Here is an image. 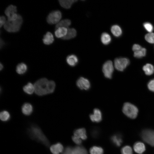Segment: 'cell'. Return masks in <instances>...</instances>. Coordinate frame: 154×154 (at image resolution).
Segmentation results:
<instances>
[{
	"mask_svg": "<svg viewBox=\"0 0 154 154\" xmlns=\"http://www.w3.org/2000/svg\"><path fill=\"white\" fill-rule=\"evenodd\" d=\"M35 93L40 96L52 93L55 90V84L52 80L43 78L37 81L34 84Z\"/></svg>",
	"mask_w": 154,
	"mask_h": 154,
	"instance_id": "obj_1",
	"label": "cell"
},
{
	"mask_svg": "<svg viewBox=\"0 0 154 154\" xmlns=\"http://www.w3.org/2000/svg\"><path fill=\"white\" fill-rule=\"evenodd\" d=\"M23 22L22 17L21 15L18 14L17 18L16 20L11 22L7 21L4 25V27L8 32H17L20 29Z\"/></svg>",
	"mask_w": 154,
	"mask_h": 154,
	"instance_id": "obj_2",
	"label": "cell"
},
{
	"mask_svg": "<svg viewBox=\"0 0 154 154\" xmlns=\"http://www.w3.org/2000/svg\"><path fill=\"white\" fill-rule=\"evenodd\" d=\"M122 111L126 116L133 119L137 117L138 112V109L136 106L129 102L124 104Z\"/></svg>",
	"mask_w": 154,
	"mask_h": 154,
	"instance_id": "obj_3",
	"label": "cell"
},
{
	"mask_svg": "<svg viewBox=\"0 0 154 154\" xmlns=\"http://www.w3.org/2000/svg\"><path fill=\"white\" fill-rule=\"evenodd\" d=\"M142 139L152 146H154V130L146 129L142 130L140 133Z\"/></svg>",
	"mask_w": 154,
	"mask_h": 154,
	"instance_id": "obj_4",
	"label": "cell"
},
{
	"mask_svg": "<svg viewBox=\"0 0 154 154\" xmlns=\"http://www.w3.org/2000/svg\"><path fill=\"white\" fill-rule=\"evenodd\" d=\"M129 64V60L126 58H116L114 61L116 69L119 71H123Z\"/></svg>",
	"mask_w": 154,
	"mask_h": 154,
	"instance_id": "obj_5",
	"label": "cell"
},
{
	"mask_svg": "<svg viewBox=\"0 0 154 154\" xmlns=\"http://www.w3.org/2000/svg\"><path fill=\"white\" fill-rule=\"evenodd\" d=\"M62 16V13L60 11H53L48 15L46 19L47 21L50 24H57L61 19Z\"/></svg>",
	"mask_w": 154,
	"mask_h": 154,
	"instance_id": "obj_6",
	"label": "cell"
},
{
	"mask_svg": "<svg viewBox=\"0 0 154 154\" xmlns=\"http://www.w3.org/2000/svg\"><path fill=\"white\" fill-rule=\"evenodd\" d=\"M114 70L112 62L110 60L106 61L102 66V71L105 77L108 79L112 78Z\"/></svg>",
	"mask_w": 154,
	"mask_h": 154,
	"instance_id": "obj_7",
	"label": "cell"
},
{
	"mask_svg": "<svg viewBox=\"0 0 154 154\" xmlns=\"http://www.w3.org/2000/svg\"><path fill=\"white\" fill-rule=\"evenodd\" d=\"M31 131L32 134L37 139L42 142L45 145L48 144V141L45 137L38 128L33 127L31 128Z\"/></svg>",
	"mask_w": 154,
	"mask_h": 154,
	"instance_id": "obj_8",
	"label": "cell"
},
{
	"mask_svg": "<svg viewBox=\"0 0 154 154\" xmlns=\"http://www.w3.org/2000/svg\"><path fill=\"white\" fill-rule=\"evenodd\" d=\"M76 83L78 87L82 90H87L90 87V84L89 80L83 77L79 78Z\"/></svg>",
	"mask_w": 154,
	"mask_h": 154,
	"instance_id": "obj_9",
	"label": "cell"
},
{
	"mask_svg": "<svg viewBox=\"0 0 154 154\" xmlns=\"http://www.w3.org/2000/svg\"><path fill=\"white\" fill-rule=\"evenodd\" d=\"M90 118L93 122L99 123L102 119V115L100 110L97 108L94 109L93 110V114H90Z\"/></svg>",
	"mask_w": 154,
	"mask_h": 154,
	"instance_id": "obj_10",
	"label": "cell"
},
{
	"mask_svg": "<svg viewBox=\"0 0 154 154\" xmlns=\"http://www.w3.org/2000/svg\"><path fill=\"white\" fill-rule=\"evenodd\" d=\"M74 136L84 140L87 138L86 130L84 128L76 129L74 132Z\"/></svg>",
	"mask_w": 154,
	"mask_h": 154,
	"instance_id": "obj_11",
	"label": "cell"
},
{
	"mask_svg": "<svg viewBox=\"0 0 154 154\" xmlns=\"http://www.w3.org/2000/svg\"><path fill=\"white\" fill-rule=\"evenodd\" d=\"M135 151L139 154H142L145 150V147L144 144L141 142H137L133 145Z\"/></svg>",
	"mask_w": 154,
	"mask_h": 154,
	"instance_id": "obj_12",
	"label": "cell"
},
{
	"mask_svg": "<svg viewBox=\"0 0 154 154\" xmlns=\"http://www.w3.org/2000/svg\"><path fill=\"white\" fill-rule=\"evenodd\" d=\"M50 149L52 154H59L63 151V147L61 143H58L51 145Z\"/></svg>",
	"mask_w": 154,
	"mask_h": 154,
	"instance_id": "obj_13",
	"label": "cell"
},
{
	"mask_svg": "<svg viewBox=\"0 0 154 154\" xmlns=\"http://www.w3.org/2000/svg\"><path fill=\"white\" fill-rule=\"evenodd\" d=\"M78 60L77 57L74 54L68 55L66 58V61L70 66H74L78 63Z\"/></svg>",
	"mask_w": 154,
	"mask_h": 154,
	"instance_id": "obj_14",
	"label": "cell"
},
{
	"mask_svg": "<svg viewBox=\"0 0 154 154\" xmlns=\"http://www.w3.org/2000/svg\"><path fill=\"white\" fill-rule=\"evenodd\" d=\"M68 29L64 27H60L56 29L55 35L58 38H61L65 37L67 34Z\"/></svg>",
	"mask_w": 154,
	"mask_h": 154,
	"instance_id": "obj_15",
	"label": "cell"
},
{
	"mask_svg": "<svg viewBox=\"0 0 154 154\" xmlns=\"http://www.w3.org/2000/svg\"><path fill=\"white\" fill-rule=\"evenodd\" d=\"M42 40L43 43L45 44H50L54 41L53 36L51 33L48 32L44 36Z\"/></svg>",
	"mask_w": 154,
	"mask_h": 154,
	"instance_id": "obj_16",
	"label": "cell"
},
{
	"mask_svg": "<svg viewBox=\"0 0 154 154\" xmlns=\"http://www.w3.org/2000/svg\"><path fill=\"white\" fill-rule=\"evenodd\" d=\"M112 142L116 146H120L123 142V140L121 135L119 134H115L112 135L111 138Z\"/></svg>",
	"mask_w": 154,
	"mask_h": 154,
	"instance_id": "obj_17",
	"label": "cell"
},
{
	"mask_svg": "<svg viewBox=\"0 0 154 154\" xmlns=\"http://www.w3.org/2000/svg\"><path fill=\"white\" fill-rule=\"evenodd\" d=\"M33 107L29 103L24 104L22 107V111L23 114L26 115H29L32 113Z\"/></svg>",
	"mask_w": 154,
	"mask_h": 154,
	"instance_id": "obj_18",
	"label": "cell"
},
{
	"mask_svg": "<svg viewBox=\"0 0 154 154\" xmlns=\"http://www.w3.org/2000/svg\"><path fill=\"white\" fill-rule=\"evenodd\" d=\"M111 31L113 35L116 37L120 36L122 33L121 28L119 25H113L112 26Z\"/></svg>",
	"mask_w": 154,
	"mask_h": 154,
	"instance_id": "obj_19",
	"label": "cell"
},
{
	"mask_svg": "<svg viewBox=\"0 0 154 154\" xmlns=\"http://www.w3.org/2000/svg\"><path fill=\"white\" fill-rule=\"evenodd\" d=\"M112 38L110 35L108 33L104 32L101 36V40L102 43L104 45H107L111 41Z\"/></svg>",
	"mask_w": 154,
	"mask_h": 154,
	"instance_id": "obj_20",
	"label": "cell"
},
{
	"mask_svg": "<svg viewBox=\"0 0 154 154\" xmlns=\"http://www.w3.org/2000/svg\"><path fill=\"white\" fill-rule=\"evenodd\" d=\"M71 154H88V153L84 147L77 146L72 148Z\"/></svg>",
	"mask_w": 154,
	"mask_h": 154,
	"instance_id": "obj_21",
	"label": "cell"
},
{
	"mask_svg": "<svg viewBox=\"0 0 154 154\" xmlns=\"http://www.w3.org/2000/svg\"><path fill=\"white\" fill-rule=\"evenodd\" d=\"M77 32L76 30L73 28H69L66 35L62 38L63 40H69L74 38L76 36Z\"/></svg>",
	"mask_w": 154,
	"mask_h": 154,
	"instance_id": "obj_22",
	"label": "cell"
},
{
	"mask_svg": "<svg viewBox=\"0 0 154 154\" xmlns=\"http://www.w3.org/2000/svg\"><path fill=\"white\" fill-rule=\"evenodd\" d=\"M77 0H59L60 5L66 9L70 8L73 3Z\"/></svg>",
	"mask_w": 154,
	"mask_h": 154,
	"instance_id": "obj_23",
	"label": "cell"
},
{
	"mask_svg": "<svg viewBox=\"0 0 154 154\" xmlns=\"http://www.w3.org/2000/svg\"><path fill=\"white\" fill-rule=\"evenodd\" d=\"M143 69L145 74L147 75H151L154 72V67L152 64H147L144 65L143 67Z\"/></svg>",
	"mask_w": 154,
	"mask_h": 154,
	"instance_id": "obj_24",
	"label": "cell"
},
{
	"mask_svg": "<svg viewBox=\"0 0 154 154\" xmlns=\"http://www.w3.org/2000/svg\"><path fill=\"white\" fill-rule=\"evenodd\" d=\"M23 90L26 93L31 94L35 92V88L31 82H29L23 87Z\"/></svg>",
	"mask_w": 154,
	"mask_h": 154,
	"instance_id": "obj_25",
	"label": "cell"
},
{
	"mask_svg": "<svg viewBox=\"0 0 154 154\" xmlns=\"http://www.w3.org/2000/svg\"><path fill=\"white\" fill-rule=\"evenodd\" d=\"M27 69V65L24 63H21L17 66L16 71L18 74H22L26 72Z\"/></svg>",
	"mask_w": 154,
	"mask_h": 154,
	"instance_id": "obj_26",
	"label": "cell"
},
{
	"mask_svg": "<svg viewBox=\"0 0 154 154\" xmlns=\"http://www.w3.org/2000/svg\"><path fill=\"white\" fill-rule=\"evenodd\" d=\"M17 11V7L13 5H10L6 8L5 13V15L8 17L16 13Z\"/></svg>",
	"mask_w": 154,
	"mask_h": 154,
	"instance_id": "obj_27",
	"label": "cell"
},
{
	"mask_svg": "<svg viewBox=\"0 0 154 154\" xmlns=\"http://www.w3.org/2000/svg\"><path fill=\"white\" fill-rule=\"evenodd\" d=\"M71 24V21L68 19H65L59 21L56 25V29L60 27H68Z\"/></svg>",
	"mask_w": 154,
	"mask_h": 154,
	"instance_id": "obj_28",
	"label": "cell"
},
{
	"mask_svg": "<svg viewBox=\"0 0 154 154\" xmlns=\"http://www.w3.org/2000/svg\"><path fill=\"white\" fill-rule=\"evenodd\" d=\"M90 154H103L104 150L100 147L93 146L90 149Z\"/></svg>",
	"mask_w": 154,
	"mask_h": 154,
	"instance_id": "obj_29",
	"label": "cell"
},
{
	"mask_svg": "<svg viewBox=\"0 0 154 154\" xmlns=\"http://www.w3.org/2000/svg\"><path fill=\"white\" fill-rule=\"evenodd\" d=\"M146 53V49L145 48H142L141 49L134 52V56L137 58H141L145 56Z\"/></svg>",
	"mask_w": 154,
	"mask_h": 154,
	"instance_id": "obj_30",
	"label": "cell"
},
{
	"mask_svg": "<svg viewBox=\"0 0 154 154\" xmlns=\"http://www.w3.org/2000/svg\"><path fill=\"white\" fill-rule=\"evenodd\" d=\"M10 117V115L8 112L6 111H3L1 112L0 114L1 119L3 121L8 120Z\"/></svg>",
	"mask_w": 154,
	"mask_h": 154,
	"instance_id": "obj_31",
	"label": "cell"
},
{
	"mask_svg": "<svg viewBox=\"0 0 154 154\" xmlns=\"http://www.w3.org/2000/svg\"><path fill=\"white\" fill-rule=\"evenodd\" d=\"M146 40L151 44L154 43V33H149L146 34L145 37Z\"/></svg>",
	"mask_w": 154,
	"mask_h": 154,
	"instance_id": "obj_32",
	"label": "cell"
},
{
	"mask_svg": "<svg viewBox=\"0 0 154 154\" xmlns=\"http://www.w3.org/2000/svg\"><path fill=\"white\" fill-rule=\"evenodd\" d=\"M121 154H133L131 148L129 146H125L122 148L121 150Z\"/></svg>",
	"mask_w": 154,
	"mask_h": 154,
	"instance_id": "obj_33",
	"label": "cell"
},
{
	"mask_svg": "<svg viewBox=\"0 0 154 154\" xmlns=\"http://www.w3.org/2000/svg\"><path fill=\"white\" fill-rule=\"evenodd\" d=\"M143 26L145 29L149 33H152L153 31V26L149 22L145 23L143 24Z\"/></svg>",
	"mask_w": 154,
	"mask_h": 154,
	"instance_id": "obj_34",
	"label": "cell"
},
{
	"mask_svg": "<svg viewBox=\"0 0 154 154\" xmlns=\"http://www.w3.org/2000/svg\"><path fill=\"white\" fill-rule=\"evenodd\" d=\"M147 87L150 91L154 92V79L150 80L149 82Z\"/></svg>",
	"mask_w": 154,
	"mask_h": 154,
	"instance_id": "obj_35",
	"label": "cell"
},
{
	"mask_svg": "<svg viewBox=\"0 0 154 154\" xmlns=\"http://www.w3.org/2000/svg\"><path fill=\"white\" fill-rule=\"evenodd\" d=\"M72 139L73 141L77 145H80L82 143V139L74 136L72 137Z\"/></svg>",
	"mask_w": 154,
	"mask_h": 154,
	"instance_id": "obj_36",
	"label": "cell"
},
{
	"mask_svg": "<svg viewBox=\"0 0 154 154\" xmlns=\"http://www.w3.org/2000/svg\"><path fill=\"white\" fill-rule=\"evenodd\" d=\"M18 15L15 13L8 17L7 21L9 22H11L16 20L17 18Z\"/></svg>",
	"mask_w": 154,
	"mask_h": 154,
	"instance_id": "obj_37",
	"label": "cell"
},
{
	"mask_svg": "<svg viewBox=\"0 0 154 154\" xmlns=\"http://www.w3.org/2000/svg\"><path fill=\"white\" fill-rule=\"evenodd\" d=\"M142 48V47L139 44H135L133 46L132 50L134 52L141 49Z\"/></svg>",
	"mask_w": 154,
	"mask_h": 154,
	"instance_id": "obj_38",
	"label": "cell"
},
{
	"mask_svg": "<svg viewBox=\"0 0 154 154\" xmlns=\"http://www.w3.org/2000/svg\"><path fill=\"white\" fill-rule=\"evenodd\" d=\"M6 22L5 17L3 16H1L0 17V27L1 28L3 25H5Z\"/></svg>",
	"mask_w": 154,
	"mask_h": 154,
	"instance_id": "obj_39",
	"label": "cell"
},
{
	"mask_svg": "<svg viewBox=\"0 0 154 154\" xmlns=\"http://www.w3.org/2000/svg\"><path fill=\"white\" fill-rule=\"evenodd\" d=\"M72 148L70 147H68L65 149L62 154H71Z\"/></svg>",
	"mask_w": 154,
	"mask_h": 154,
	"instance_id": "obj_40",
	"label": "cell"
},
{
	"mask_svg": "<svg viewBox=\"0 0 154 154\" xmlns=\"http://www.w3.org/2000/svg\"><path fill=\"white\" fill-rule=\"evenodd\" d=\"M4 44V42H3V41L1 39V38L0 39V48H1L3 46V44Z\"/></svg>",
	"mask_w": 154,
	"mask_h": 154,
	"instance_id": "obj_41",
	"label": "cell"
},
{
	"mask_svg": "<svg viewBox=\"0 0 154 154\" xmlns=\"http://www.w3.org/2000/svg\"><path fill=\"white\" fill-rule=\"evenodd\" d=\"M3 68V66L2 64H0V70H1Z\"/></svg>",
	"mask_w": 154,
	"mask_h": 154,
	"instance_id": "obj_42",
	"label": "cell"
}]
</instances>
